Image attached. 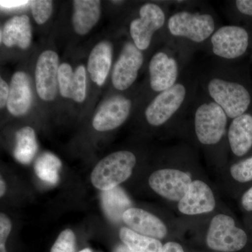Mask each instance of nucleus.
Returning a JSON list of instances; mask_svg holds the SVG:
<instances>
[{
	"label": "nucleus",
	"instance_id": "nucleus-1",
	"mask_svg": "<svg viewBox=\"0 0 252 252\" xmlns=\"http://www.w3.org/2000/svg\"><path fill=\"white\" fill-rule=\"evenodd\" d=\"M136 162L135 156L128 151L109 154L94 167L91 173V182L102 191L116 188L132 175Z\"/></svg>",
	"mask_w": 252,
	"mask_h": 252
},
{
	"label": "nucleus",
	"instance_id": "nucleus-2",
	"mask_svg": "<svg viewBox=\"0 0 252 252\" xmlns=\"http://www.w3.org/2000/svg\"><path fill=\"white\" fill-rule=\"evenodd\" d=\"M207 92L212 101L220 106L229 119L243 115L251 104V94L238 82L213 78L207 84Z\"/></svg>",
	"mask_w": 252,
	"mask_h": 252
},
{
	"label": "nucleus",
	"instance_id": "nucleus-3",
	"mask_svg": "<svg viewBox=\"0 0 252 252\" xmlns=\"http://www.w3.org/2000/svg\"><path fill=\"white\" fill-rule=\"evenodd\" d=\"M248 235L235 224L233 217L218 214L210 220L206 235V244L217 252H236L248 243Z\"/></svg>",
	"mask_w": 252,
	"mask_h": 252
},
{
	"label": "nucleus",
	"instance_id": "nucleus-4",
	"mask_svg": "<svg viewBox=\"0 0 252 252\" xmlns=\"http://www.w3.org/2000/svg\"><path fill=\"white\" fill-rule=\"evenodd\" d=\"M228 117L214 101L204 102L194 114V128L200 143L206 146L220 143L226 132Z\"/></svg>",
	"mask_w": 252,
	"mask_h": 252
},
{
	"label": "nucleus",
	"instance_id": "nucleus-5",
	"mask_svg": "<svg viewBox=\"0 0 252 252\" xmlns=\"http://www.w3.org/2000/svg\"><path fill=\"white\" fill-rule=\"evenodd\" d=\"M167 27L172 35L201 43L215 32V21L212 15L182 11L170 16Z\"/></svg>",
	"mask_w": 252,
	"mask_h": 252
},
{
	"label": "nucleus",
	"instance_id": "nucleus-6",
	"mask_svg": "<svg viewBox=\"0 0 252 252\" xmlns=\"http://www.w3.org/2000/svg\"><path fill=\"white\" fill-rule=\"evenodd\" d=\"M187 94V87L182 83L159 93L146 109L147 122L156 127L166 124L183 106Z\"/></svg>",
	"mask_w": 252,
	"mask_h": 252
},
{
	"label": "nucleus",
	"instance_id": "nucleus-7",
	"mask_svg": "<svg viewBox=\"0 0 252 252\" xmlns=\"http://www.w3.org/2000/svg\"><path fill=\"white\" fill-rule=\"evenodd\" d=\"M193 181L190 175L184 170L162 168L150 175L149 185L162 198L178 203L188 191Z\"/></svg>",
	"mask_w": 252,
	"mask_h": 252
},
{
	"label": "nucleus",
	"instance_id": "nucleus-8",
	"mask_svg": "<svg viewBox=\"0 0 252 252\" xmlns=\"http://www.w3.org/2000/svg\"><path fill=\"white\" fill-rule=\"evenodd\" d=\"M140 17L130 23V32L134 44L140 51L148 49L154 33L164 26L165 14L158 5L147 3L140 8Z\"/></svg>",
	"mask_w": 252,
	"mask_h": 252
},
{
	"label": "nucleus",
	"instance_id": "nucleus-9",
	"mask_svg": "<svg viewBox=\"0 0 252 252\" xmlns=\"http://www.w3.org/2000/svg\"><path fill=\"white\" fill-rule=\"evenodd\" d=\"M249 34L245 28L237 26H222L211 36L212 52L224 59H235L248 50Z\"/></svg>",
	"mask_w": 252,
	"mask_h": 252
},
{
	"label": "nucleus",
	"instance_id": "nucleus-10",
	"mask_svg": "<svg viewBox=\"0 0 252 252\" xmlns=\"http://www.w3.org/2000/svg\"><path fill=\"white\" fill-rule=\"evenodd\" d=\"M144 62L142 51L134 43H126L112 72V84L119 91H125L133 84Z\"/></svg>",
	"mask_w": 252,
	"mask_h": 252
},
{
	"label": "nucleus",
	"instance_id": "nucleus-11",
	"mask_svg": "<svg viewBox=\"0 0 252 252\" xmlns=\"http://www.w3.org/2000/svg\"><path fill=\"white\" fill-rule=\"evenodd\" d=\"M59 56L53 51H46L38 58L35 68L36 91L44 101H52L59 87Z\"/></svg>",
	"mask_w": 252,
	"mask_h": 252
},
{
	"label": "nucleus",
	"instance_id": "nucleus-12",
	"mask_svg": "<svg viewBox=\"0 0 252 252\" xmlns=\"http://www.w3.org/2000/svg\"><path fill=\"white\" fill-rule=\"evenodd\" d=\"M216 205V198L211 187L203 181L195 180L177 203V208L183 215L195 216L214 211Z\"/></svg>",
	"mask_w": 252,
	"mask_h": 252
},
{
	"label": "nucleus",
	"instance_id": "nucleus-13",
	"mask_svg": "<svg viewBox=\"0 0 252 252\" xmlns=\"http://www.w3.org/2000/svg\"><path fill=\"white\" fill-rule=\"evenodd\" d=\"M149 81L152 90L161 93L175 86L179 77L177 60L165 52H158L151 59Z\"/></svg>",
	"mask_w": 252,
	"mask_h": 252
},
{
	"label": "nucleus",
	"instance_id": "nucleus-14",
	"mask_svg": "<svg viewBox=\"0 0 252 252\" xmlns=\"http://www.w3.org/2000/svg\"><path fill=\"white\" fill-rule=\"evenodd\" d=\"M132 102L122 96H116L106 101L96 113L93 126L103 132L114 130L122 126L130 114Z\"/></svg>",
	"mask_w": 252,
	"mask_h": 252
},
{
	"label": "nucleus",
	"instance_id": "nucleus-15",
	"mask_svg": "<svg viewBox=\"0 0 252 252\" xmlns=\"http://www.w3.org/2000/svg\"><path fill=\"white\" fill-rule=\"evenodd\" d=\"M122 220L136 233L159 240L168 233L167 225L160 218L142 209L130 207L124 212Z\"/></svg>",
	"mask_w": 252,
	"mask_h": 252
},
{
	"label": "nucleus",
	"instance_id": "nucleus-16",
	"mask_svg": "<svg viewBox=\"0 0 252 252\" xmlns=\"http://www.w3.org/2000/svg\"><path fill=\"white\" fill-rule=\"evenodd\" d=\"M60 93L63 97L84 102L86 95V72L84 65L78 66L73 71L70 64L63 63L59 70Z\"/></svg>",
	"mask_w": 252,
	"mask_h": 252
},
{
	"label": "nucleus",
	"instance_id": "nucleus-17",
	"mask_svg": "<svg viewBox=\"0 0 252 252\" xmlns=\"http://www.w3.org/2000/svg\"><path fill=\"white\" fill-rule=\"evenodd\" d=\"M32 89L29 77L24 72L15 73L11 79L8 99V111L15 117L24 115L31 107Z\"/></svg>",
	"mask_w": 252,
	"mask_h": 252
},
{
	"label": "nucleus",
	"instance_id": "nucleus-18",
	"mask_svg": "<svg viewBox=\"0 0 252 252\" xmlns=\"http://www.w3.org/2000/svg\"><path fill=\"white\" fill-rule=\"evenodd\" d=\"M228 140L232 153L243 157L252 147V115L243 114L233 119L228 130Z\"/></svg>",
	"mask_w": 252,
	"mask_h": 252
},
{
	"label": "nucleus",
	"instance_id": "nucleus-19",
	"mask_svg": "<svg viewBox=\"0 0 252 252\" xmlns=\"http://www.w3.org/2000/svg\"><path fill=\"white\" fill-rule=\"evenodd\" d=\"M0 39L7 47L17 46L21 49H27L32 41L29 17L26 15H21L9 19L0 32Z\"/></svg>",
	"mask_w": 252,
	"mask_h": 252
},
{
	"label": "nucleus",
	"instance_id": "nucleus-20",
	"mask_svg": "<svg viewBox=\"0 0 252 252\" xmlns=\"http://www.w3.org/2000/svg\"><path fill=\"white\" fill-rule=\"evenodd\" d=\"M112 62V47L108 41L98 43L89 56L88 70L91 79L97 86L103 85Z\"/></svg>",
	"mask_w": 252,
	"mask_h": 252
},
{
	"label": "nucleus",
	"instance_id": "nucleus-21",
	"mask_svg": "<svg viewBox=\"0 0 252 252\" xmlns=\"http://www.w3.org/2000/svg\"><path fill=\"white\" fill-rule=\"evenodd\" d=\"M73 2V27L78 34L85 35L98 22L101 11L100 1L76 0Z\"/></svg>",
	"mask_w": 252,
	"mask_h": 252
},
{
	"label": "nucleus",
	"instance_id": "nucleus-22",
	"mask_svg": "<svg viewBox=\"0 0 252 252\" xmlns=\"http://www.w3.org/2000/svg\"><path fill=\"white\" fill-rule=\"evenodd\" d=\"M104 213L112 221H119L126 210L130 208V202L124 190L119 187L103 190L101 193Z\"/></svg>",
	"mask_w": 252,
	"mask_h": 252
},
{
	"label": "nucleus",
	"instance_id": "nucleus-23",
	"mask_svg": "<svg viewBox=\"0 0 252 252\" xmlns=\"http://www.w3.org/2000/svg\"><path fill=\"white\" fill-rule=\"evenodd\" d=\"M119 236L132 252H161L163 245L158 239L136 233L130 228H121Z\"/></svg>",
	"mask_w": 252,
	"mask_h": 252
},
{
	"label": "nucleus",
	"instance_id": "nucleus-24",
	"mask_svg": "<svg viewBox=\"0 0 252 252\" xmlns=\"http://www.w3.org/2000/svg\"><path fill=\"white\" fill-rule=\"evenodd\" d=\"M16 140L15 158L21 163H30L37 152L35 132L29 126L23 127L16 132Z\"/></svg>",
	"mask_w": 252,
	"mask_h": 252
},
{
	"label": "nucleus",
	"instance_id": "nucleus-25",
	"mask_svg": "<svg viewBox=\"0 0 252 252\" xmlns=\"http://www.w3.org/2000/svg\"><path fill=\"white\" fill-rule=\"evenodd\" d=\"M61 166L62 162L59 158L47 152L38 158L34 164V170L40 180L50 185H56L59 182Z\"/></svg>",
	"mask_w": 252,
	"mask_h": 252
},
{
	"label": "nucleus",
	"instance_id": "nucleus-26",
	"mask_svg": "<svg viewBox=\"0 0 252 252\" xmlns=\"http://www.w3.org/2000/svg\"><path fill=\"white\" fill-rule=\"evenodd\" d=\"M230 174L233 180L240 183L252 181V157L235 162L230 167Z\"/></svg>",
	"mask_w": 252,
	"mask_h": 252
},
{
	"label": "nucleus",
	"instance_id": "nucleus-27",
	"mask_svg": "<svg viewBox=\"0 0 252 252\" xmlns=\"http://www.w3.org/2000/svg\"><path fill=\"white\" fill-rule=\"evenodd\" d=\"M32 14L39 25L45 23L53 12V1L50 0H34L31 1Z\"/></svg>",
	"mask_w": 252,
	"mask_h": 252
},
{
	"label": "nucleus",
	"instance_id": "nucleus-28",
	"mask_svg": "<svg viewBox=\"0 0 252 252\" xmlns=\"http://www.w3.org/2000/svg\"><path fill=\"white\" fill-rule=\"evenodd\" d=\"M75 244L74 232L67 228L59 235L51 248V252H74Z\"/></svg>",
	"mask_w": 252,
	"mask_h": 252
},
{
	"label": "nucleus",
	"instance_id": "nucleus-29",
	"mask_svg": "<svg viewBox=\"0 0 252 252\" xmlns=\"http://www.w3.org/2000/svg\"><path fill=\"white\" fill-rule=\"evenodd\" d=\"M11 230V222L4 213L0 215V246H5L6 239Z\"/></svg>",
	"mask_w": 252,
	"mask_h": 252
},
{
	"label": "nucleus",
	"instance_id": "nucleus-30",
	"mask_svg": "<svg viewBox=\"0 0 252 252\" xmlns=\"http://www.w3.org/2000/svg\"><path fill=\"white\" fill-rule=\"evenodd\" d=\"M235 5L241 14L252 16V0H238L235 1Z\"/></svg>",
	"mask_w": 252,
	"mask_h": 252
},
{
	"label": "nucleus",
	"instance_id": "nucleus-31",
	"mask_svg": "<svg viewBox=\"0 0 252 252\" xmlns=\"http://www.w3.org/2000/svg\"><path fill=\"white\" fill-rule=\"evenodd\" d=\"M9 95V85L6 81L1 79L0 80V107L3 108L7 104Z\"/></svg>",
	"mask_w": 252,
	"mask_h": 252
},
{
	"label": "nucleus",
	"instance_id": "nucleus-32",
	"mask_svg": "<svg viewBox=\"0 0 252 252\" xmlns=\"http://www.w3.org/2000/svg\"><path fill=\"white\" fill-rule=\"evenodd\" d=\"M241 204L246 211L252 212V187L243 194Z\"/></svg>",
	"mask_w": 252,
	"mask_h": 252
},
{
	"label": "nucleus",
	"instance_id": "nucleus-33",
	"mask_svg": "<svg viewBox=\"0 0 252 252\" xmlns=\"http://www.w3.org/2000/svg\"><path fill=\"white\" fill-rule=\"evenodd\" d=\"M31 3L30 1H0L1 8L5 9H15V8L21 7Z\"/></svg>",
	"mask_w": 252,
	"mask_h": 252
},
{
	"label": "nucleus",
	"instance_id": "nucleus-34",
	"mask_svg": "<svg viewBox=\"0 0 252 252\" xmlns=\"http://www.w3.org/2000/svg\"><path fill=\"white\" fill-rule=\"evenodd\" d=\"M161 252H185L183 247L176 242H167L162 247Z\"/></svg>",
	"mask_w": 252,
	"mask_h": 252
},
{
	"label": "nucleus",
	"instance_id": "nucleus-35",
	"mask_svg": "<svg viewBox=\"0 0 252 252\" xmlns=\"http://www.w3.org/2000/svg\"><path fill=\"white\" fill-rule=\"evenodd\" d=\"M113 252H132L124 244L117 245Z\"/></svg>",
	"mask_w": 252,
	"mask_h": 252
},
{
	"label": "nucleus",
	"instance_id": "nucleus-36",
	"mask_svg": "<svg viewBox=\"0 0 252 252\" xmlns=\"http://www.w3.org/2000/svg\"><path fill=\"white\" fill-rule=\"evenodd\" d=\"M5 191H6V184L3 179L1 178V180H0V196L2 197L4 195Z\"/></svg>",
	"mask_w": 252,
	"mask_h": 252
},
{
	"label": "nucleus",
	"instance_id": "nucleus-37",
	"mask_svg": "<svg viewBox=\"0 0 252 252\" xmlns=\"http://www.w3.org/2000/svg\"><path fill=\"white\" fill-rule=\"evenodd\" d=\"M79 252H92V251H91V250H90V249L86 248L84 249V250H83L82 251Z\"/></svg>",
	"mask_w": 252,
	"mask_h": 252
}]
</instances>
